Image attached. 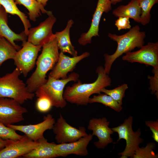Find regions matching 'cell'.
I'll return each instance as SVG.
<instances>
[{"label":"cell","instance_id":"cell-12","mask_svg":"<svg viewBox=\"0 0 158 158\" xmlns=\"http://www.w3.org/2000/svg\"><path fill=\"white\" fill-rule=\"evenodd\" d=\"M39 142L35 141L25 135L18 140H11L6 146L0 150V158H15L29 153L39 145Z\"/></svg>","mask_w":158,"mask_h":158},{"label":"cell","instance_id":"cell-21","mask_svg":"<svg viewBox=\"0 0 158 158\" xmlns=\"http://www.w3.org/2000/svg\"><path fill=\"white\" fill-rule=\"evenodd\" d=\"M112 13L116 17H127L140 23L141 9L139 0H131L127 4L118 6L113 10Z\"/></svg>","mask_w":158,"mask_h":158},{"label":"cell","instance_id":"cell-30","mask_svg":"<svg viewBox=\"0 0 158 158\" xmlns=\"http://www.w3.org/2000/svg\"><path fill=\"white\" fill-rule=\"evenodd\" d=\"M53 106L50 100L44 96L38 97L36 107L37 110L41 113H46L49 111Z\"/></svg>","mask_w":158,"mask_h":158},{"label":"cell","instance_id":"cell-1","mask_svg":"<svg viewBox=\"0 0 158 158\" xmlns=\"http://www.w3.org/2000/svg\"><path fill=\"white\" fill-rule=\"evenodd\" d=\"M96 72L97 78L94 82L83 83L78 80L77 83L67 87L63 93L65 100L77 105H87L92 95L99 94L103 88L111 86V79L105 73L104 67L102 66H98Z\"/></svg>","mask_w":158,"mask_h":158},{"label":"cell","instance_id":"cell-17","mask_svg":"<svg viewBox=\"0 0 158 158\" xmlns=\"http://www.w3.org/2000/svg\"><path fill=\"white\" fill-rule=\"evenodd\" d=\"M93 135L90 134L75 141L56 144V148L58 157H66L74 154L85 156L88 154L87 147Z\"/></svg>","mask_w":158,"mask_h":158},{"label":"cell","instance_id":"cell-8","mask_svg":"<svg viewBox=\"0 0 158 158\" xmlns=\"http://www.w3.org/2000/svg\"><path fill=\"white\" fill-rule=\"evenodd\" d=\"M122 57L124 61L137 62L158 68V42H149L138 51L126 53Z\"/></svg>","mask_w":158,"mask_h":158},{"label":"cell","instance_id":"cell-5","mask_svg":"<svg viewBox=\"0 0 158 158\" xmlns=\"http://www.w3.org/2000/svg\"><path fill=\"white\" fill-rule=\"evenodd\" d=\"M79 77V74L74 72L64 79H56L49 76L46 82L35 92L36 96L37 97L45 96L50 100L53 106L63 108L67 104V102L63 97L65 86L70 82L77 81Z\"/></svg>","mask_w":158,"mask_h":158},{"label":"cell","instance_id":"cell-16","mask_svg":"<svg viewBox=\"0 0 158 158\" xmlns=\"http://www.w3.org/2000/svg\"><path fill=\"white\" fill-rule=\"evenodd\" d=\"M111 9L110 0H98L90 28L87 32L83 33L78 40L80 44L85 46L91 43L93 37L99 36V25L102 16L104 12L107 13Z\"/></svg>","mask_w":158,"mask_h":158},{"label":"cell","instance_id":"cell-27","mask_svg":"<svg viewBox=\"0 0 158 158\" xmlns=\"http://www.w3.org/2000/svg\"><path fill=\"white\" fill-rule=\"evenodd\" d=\"M128 88L127 84L124 83L112 90L104 88L101 90V92L110 96L122 106L123 99L125 96V91Z\"/></svg>","mask_w":158,"mask_h":158},{"label":"cell","instance_id":"cell-29","mask_svg":"<svg viewBox=\"0 0 158 158\" xmlns=\"http://www.w3.org/2000/svg\"><path fill=\"white\" fill-rule=\"evenodd\" d=\"M16 130L0 122V138L5 140H18L23 135L18 134Z\"/></svg>","mask_w":158,"mask_h":158},{"label":"cell","instance_id":"cell-26","mask_svg":"<svg viewBox=\"0 0 158 158\" xmlns=\"http://www.w3.org/2000/svg\"><path fill=\"white\" fill-rule=\"evenodd\" d=\"M139 6L141 9L140 23L143 25L149 23L151 18L150 11L158 0H139Z\"/></svg>","mask_w":158,"mask_h":158},{"label":"cell","instance_id":"cell-15","mask_svg":"<svg viewBox=\"0 0 158 158\" xmlns=\"http://www.w3.org/2000/svg\"><path fill=\"white\" fill-rule=\"evenodd\" d=\"M55 122L53 116L49 114L44 117L43 121L37 124L25 125L9 124L6 126L24 133L32 140L37 141L44 137V133L46 130L52 129Z\"/></svg>","mask_w":158,"mask_h":158},{"label":"cell","instance_id":"cell-37","mask_svg":"<svg viewBox=\"0 0 158 158\" xmlns=\"http://www.w3.org/2000/svg\"><path fill=\"white\" fill-rule=\"evenodd\" d=\"M1 6L0 5V8L1 7Z\"/></svg>","mask_w":158,"mask_h":158},{"label":"cell","instance_id":"cell-32","mask_svg":"<svg viewBox=\"0 0 158 158\" xmlns=\"http://www.w3.org/2000/svg\"><path fill=\"white\" fill-rule=\"evenodd\" d=\"M115 25L119 31L122 29H130L131 28L129 18L126 17H118L115 21Z\"/></svg>","mask_w":158,"mask_h":158},{"label":"cell","instance_id":"cell-9","mask_svg":"<svg viewBox=\"0 0 158 158\" xmlns=\"http://www.w3.org/2000/svg\"><path fill=\"white\" fill-rule=\"evenodd\" d=\"M52 129L58 144L72 142L88 135L84 127L77 128L69 125L61 113Z\"/></svg>","mask_w":158,"mask_h":158},{"label":"cell","instance_id":"cell-19","mask_svg":"<svg viewBox=\"0 0 158 158\" xmlns=\"http://www.w3.org/2000/svg\"><path fill=\"white\" fill-rule=\"evenodd\" d=\"M38 146L23 156L27 158H53L58 157L56 146L54 142H48L44 137L38 140Z\"/></svg>","mask_w":158,"mask_h":158},{"label":"cell","instance_id":"cell-14","mask_svg":"<svg viewBox=\"0 0 158 158\" xmlns=\"http://www.w3.org/2000/svg\"><path fill=\"white\" fill-rule=\"evenodd\" d=\"M90 55L89 52H85L79 56L70 57L60 52L58 60L49 76L56 79L67 78V74L74 69L77 64Z\"/></svg>","mask_w":158,"mask_h":158},{"label":"cell","instance_id":"cell-33","mask_svg":"<svg viewBox=\"0 0 158 158\" xmlns=\"http://www.w3.org/2000/svg\"><path fill=\"white\" fill-rule=\"evenodd\" d=\"M145 125L149 127L152 133V137L158 142V120L156 121H148L145 122Z\"/></svg>","mask_w":158,"mask_h":158},{"label":"cell","instance_id":"cell-2","mask_svg":"<svg viewBox=\"0 0 158 158\" xmlns=\"http://www.w3.org/2000/svg\"><path fill=\"white\" fill-rule=\"evenodd\" d=\"M42 47L41 53L36 62V68L26 82L28 90L31 93L35 92L46 82L47 73L53 69L59 58V49L55 36Z\"/></svg>","mask_w":158,"mask_h":158},{"label":"cell","instance_id":"cell-28","mask_svg":"<svg viewBox=\"0 0 158 158\" xmlns=\"http://www.w3.org/2000/svg\"><path fill=\"white\" fill-rule=\"evenodd\" d=\"M156 145L154 142H149L145 147H140L135 152L132 158H157L158 155L156 154L153 150Z\"/></svg>","mask_w":158,"mask_h":158},{"label":"cell","instance_id":"cell-20","mask_svg":"<svg viewBox=\"0 0 158 158\" xmlns=\"http://www.w3.org/2000/svg\"><path fill=\"white\" fill-rule=\"evenodd\" d=\"M73 23L72 20H69L66 28L61 31L56 32L54 35L61 52L68 53L74 56H77L78 52L71 42L70 35V29Z\"/></svg>","mask_w":158,"mask_h":158},{"label":"cell","instance_id":"cell-13","mask_svg":"<svg viewBox=\"0 0 158 158\" xmlns=\"http://www.w3.org/2000/svg\"><path fill=\"white\" fill-rule=\"evenodd\" d=\"M109 123L105 117L93 118L89 121L87 129L92 130V134L96 136L98 138V141L94 143L98 148L104 149L108 144L113 142V139L111 135L114 132L111 128L109 127Z\"/></svg>","mask_w":158,"mask_h":158},{"label":"cell","instance_id":"cell-3","mask_svg":"<svg viewBox=\"0 0 158 158\" xmlns=\"http://www.w3.org/2000/svg\"><path fill=\"white\" fill-rule=\"evenodd\" d=\"M108 36L117 44V49L114 53L111 55L105 53L104 55V71L108 75L113 63L117 58L123 54L131 51L135 48H140L144 45L146 35L145 32L140 31L139 25H136L122 35H118L109 33Z\"/></svg>","mask_w":158,"mask_h":158},{"label":"cell","instance_id":"cell-22","mask_svg":"<svg viewBox=\"0 0 158 158\" xmlns=\"http://www.w3.org/2000/svg\"><path fill=\"white\" fill-rule=\"evenodd\" d=\"M16 4L22 5L28 11V14L30 20L35 22L41 15V13L47 14L48 16L52 14L51 11L44 8L37 0H14Z\"/></svg>","mask_w":158,"mask_h":158},{"label":"cell","instance_id":"cell-10","mask_svg":"<svg viewBox=\"0 0 158 158\" xmlns=\"http://www.w3.org/2000/svg\"><path fill=\"white\" fill-rule=\"evenodd\" d=\"M27 109L15 100L8 98H0V122L6 126L24 120L23 114Z\"/></svg>","mask_w":158,"mask_h":158},{"label":"cell","instance_id":"cell-6","mask_svg":"<svg viewBox=\"0 0 158 158\" xmlns=\"http://www.w3.org/2000/svg\"><path fill=\"white\" fill-rule=\"evenodd\" d=\"M133 117L130 116L119 126L111 128L114 132L118 133V138L117 142L121 139H123L126 141L125 149L119 154L121 156V158H132L135 151L139 147L140 144L143 141V139L140 137V129H138L135 132L133 130Z\"/></svg>","mask_w":158,"mask_h":158},{"label":"cell","instance_id":"cell-31","mask_svg":"<svg viewBox=\"0 0 158 158\" xmlns=\"http://www.w3.org/2000/svg\"><path fill=\"white\" fill-rule=\"evenodd\" d=\"M152 72L154 76H148V78L150 80V86L149 89L151 91V93L156 96L158 98V68H154Z\"/></svg>","mask_w":158,"mask_h":158},{"label":"cell","instance_id":"cell-24","mask_svg":"<svg viewBox=\"0 0 158 158\" xmlns=\"http://www.w3.org/2000/svg\"><path fill=\"white\" fill-rule=\"evenodd\" d=\"M17 51L15 47L6 38H0V67L5 61L13 59Z\"/></svg>","mask_w":158,"mask_h":158},{"label":"cell","instance_id":"cell-34","mask_svg":"<svg viewBox=\"0 0 158 158\" xmlns=\"http://www.w3.org/2000/svg\"><path fill=\"white\" fill-rule=\"evenodd\" d=\"M11 140H4L0 138V149L4 148L10 142Z\"/></svg>","mask_w":158,"mask_h":158},{"label":"cell","instance_id":"cell-35","mask_svg":"<svg viewBox=\"0 0 158 158\" xmlns=\"http://www.w3.org/2000/svg\"><path fill=\"white\" fill-rule=\"evenodd\" d=\"M40 4L44 7L47 4V2L49 0H37Z\"/></svg>","mask_w":158,"mask_h":158},{"label":"cell","instance_id":"cell-7","mask_svg":"<svg viewBox=\"0 0 158 158\" xmlns=\"http://www.w3.org/2000/svg\"><path fill=\"white\" fill-rule=\"evenodd\" d=\"M23 47L17 51L13 59L15 65L26 77L35 66L39 52L42 47L26 41L23 43Z\"/></svg>","mask_w":158,"mask_h":158},{"label":"cell","instance_id":"cell-23","mask_svg":"<svg viewBox=\"0 0 158 158\" xmlns=\"http://www.w3.org/2000/svg\"><path fill=\"white\" fill-rule=\"evenodd\" d=\"M0 5L7 13L16 15L19 17L24 25V31L27 36L29 29L31 27V24L28 16L19 9L14 0H0Z\"/></svg>","mask_w":158,"mask_h":158},{"label":"cell","instance_id":"cell-11","mask_svg":"<svg viewBox=\"0 0 158 158\" xmlns=\"http://www.w3.org/2000/svg\"><path fill=\"white\" fill-rule=\"evenodd\" d=\"M48 16L38 26L29 29L27 41L34 45L42 47L54 36L52 28L56 18L52 14Z\"/></svg>","mask_w":158,"mask_h":158},{"label":"cell","instance_id":"cell-18","mask_svg":"<svg viewBox=\"0 0 158 158\" xmlns=\"http://www.w3.org/2000/svg\"><path fill=\"white\" fill-rule=\"evenodd\" d=\"M8 13L1 6L0 8V38H6L18 51L21 49V47L16 44L14 42H25L27 36L24 31L18 34L13 31L8 25Z\"/></svg>","mask_w":158,"mask_h":158},{"label":"cell","instance_id":"cell-36","mask_svg":"<svg viewBox=\"0 0 158 158\" xmlns=\"http://www.w3.org/2000/svg\"><path fill=\"white\" fill-rule=\"evenodd\" d=\"M111 4L113 5L116 4L122 1V0H110Z\"/></svg>","mask_w":158,"mask_h":158},{"label":"cell","instance_id":"cell-25","mask_svg":"<svg viewBox=\"0 0 158 158\" xmlns=\"http://www.w3.org/2000/svg\"><path fill=\"white\" fill-rule=\"evenodd\" d=\"M99 103L109 107L118 112H120L123 108L122 106L110 96L106 94H99L90 98L88 103Z\"/></svg>","mask_w":158,"mask_h":158},{"label":"cell","instance_id":"cell-4","mask_svg":"<svg viewBox=\"0 0 158 158\" xmlns=\"http://www.w3.org/2000/svg\"><path fill=\"white\" fill-rule=\"evenodd\" d=\"M21 73L16 68L12 72L0 77V98L12 99L21 104L33 99L35 94L28 91L26 85L19 78Z\"/></svg>","mask_w":158,"mask_h":158}]
</instances>
